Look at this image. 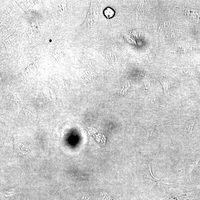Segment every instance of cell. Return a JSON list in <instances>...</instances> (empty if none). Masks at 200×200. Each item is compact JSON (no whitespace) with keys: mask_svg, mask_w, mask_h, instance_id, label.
Segmentation results:
<instances>
[{"mask_svg":"<svg viewBox=\"0 0 200 200\" xmlns=\"http://www.w3.org/2000/svg\"><path fill=\"white\" fill-rule=\"evenodd\" d=\"M194 124H195V121L191 120H188L185 124V131L190 135L191 134Z\"/></svg>","mask_w":200,"mask_h":200,"instance_id":"1","label":"cell"},{"mask_svg":"<svg viewBox=\"0 0 200 200\" xmlns=\"http://www.w3.org/2000/svg\"><path fill=\"white\" fill-rule=\"evenodd\" d=\"M152 103L153 105V108H157L158 107V104L157 103L156 99H153L152 100Z\"/></svg>","mask_w":200,"mask_h":200,"instance_id":"3","label":"cell"},{"mask_svg":"<svg viewBox=\"0 0 200 200\" xmlns=\"http://www.w3.org/2000/svg\"><path fill=\"white\" fill-rule=\"evenodd\" d=\"M114 13V12L113 10L109 7L107 8L104 11V14L108 18L113 16Z\"/></svg>","mask_w":200,"mask_h":200,"instance_id":"2","label":"cell"}]
</instances>
